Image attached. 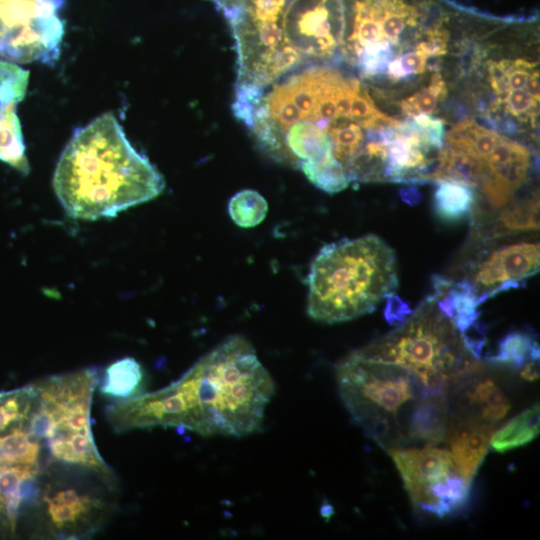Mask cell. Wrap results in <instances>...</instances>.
Segmentation results:
<instances>
[{
    "mask_svg": "<svg viewBox=\"0 0 540 540\" xmlns=\"http://www.w3.org/2000/svg\"><path fill=\"white\" fill-rule=\"evenodd\" d=\"M446 95V84L441 75L435 73L428 87L403 100L400 107L402 112L410 118L420 114H431L436 110L438 101L443 100Z\"/></svg>",
    "mask_w": 540,
    "mask_h": 540,
    "instance_id": "cell-22",
    "label": "cell"
},
{
    "mask_svg": "<svg viewBox=\"0 0 540 540\" xmlns=\"http://www.w3.org/2000/svg\"><path fill=\"white\" fill-rule=\"evenodd\" d=\"M539 412V403H536L510 419L494 432L490 446L497 452L505 453L533 441L539 434Z\"/></svg>",
    "mask_w": 540,
    "mask_h": 540,
    "instance_id": "cell-19",
    "label": "cell"
},
{
    "mask_svg": "<svg viewBox=\"0 0 540 540\" xmlns=\"http://www.w3.org/2000/svg\"><path fill=\"white\" fill-rule=\"evenodd\" d=\"M213 1L231 25L240 67L267 70L285 59L299 57L286 47L282 31L283 17L292 0Z\"/></svg>",
    "mask_w": 540,
    "mask_h": 540,
    "instance_id": "cell-9",
    "label": "cell"
},
{
    "mask_svg": "<svg viewBox=\"0 0 540 540\" xmlns=\"http://www.w3.org/2000/svg\"><path fill=\"white\" fill-rule=\"evenodd\" d=\"M228 212L236 225L242 228H252L265 219L268 203L259 192L244 189L231 197Z\"/></svg>",
    "mask_w": 540,
    "mask_h": 540,
    "instance_id": "cell-21",
    "label": "cell"
},
{
    "mask_svg": "<svg viewBox=\"0 0 540 540\" xmlns=\"http://www.w3.org/2000/svg\"><path fill=\"white\" fill-rule=\"evenodd\" d=\"M386 300L384 316L390 325L401 324L411 314L409 304L396 294L388 296Z\"/></svg>",
    "mask_w": 540,
    "mask_h": 540,
    "instance_id": "cell-26",
    "label": "cell"
},
{
    "mask_svg": "<svg viewBox=\"0 0 540 540\" xmlns=\"http://www.w3.org/2000/svg\"><path fill=\"white\" fill-rule=\"evenodd\" d=\"M286 47L303 61L330 56L343 43L342 0H292L282 21Z\"/></svg>",
    "mask_w": 540,
    "mask_h": 540,
    "instance_id": "cell-10",
    "label": "cell"
},
{
    "mask_svg": "<svg viewBox=\"0 0 540 540\" xmlns=\"http://www.w3.org/2000/svg\"><path fill=\"white\" fill-rule=\"evenodd\" d=\"M487 360L521 369L528 361L539 360V344L528 331L515 330L502 338L497 352Z\"/></svg>",
    "mask_w": 540,
    "mask_h": 540,
    "instance_id": "cell-20",
    "label": "cell"
},
{
    "mask_svg": "<svg viewBox=\"0 0 540 540\" xmlns=\"http://www.w3.org/2000/svg\"><path fill=\"white\" fill-rule=\"evenodd\" d=\"M145 373L138 361L125 357L106 367L99 380V392L108 399L123 401L144 393Z\"/></svg>",
    "mask_w": 540,
    "mask_h": 540,
    "instance_id": "cell-17",
    "label": "cell"
},
{
    "mask_svg": "<svg viewBox=\"0 0 540 540\" xmlns=\"http://www.w3.org/2000/svg\"><path fill=\"white\" fill-rule=\"evenodd\" d=\"M387 72L388 75L393 80H398L404 77L409 76V74L405 71V69L402 67L401 62L399 58H395L394 60L390 61L387 65Z\"/></svg>",
    "mask_w": 540,
    "mask_h": 540,
    "instance_id": "cell-31",
    "label": "cell"
},
{
    "mask_svg": "<svg viewBox=\"0 0 540 540\" xmlns=\"http://www.w3.org/2000/svg\"><path fill=\"white\" fill-rule=\"evenodd\" d=\"M520 376L528 381L539 378V360H530L521 368Z\"/></svg>",
    "mask_w": 540,
    "mask_h": 540,
    "instance_id": "cell-29",
    "label": "cell"
},
{
    "mask_svg": "<svg viewBox=\"0 0 540 540\" xmlns=\"http://www.w3.org/2000/svg\"><path fill=\"white\" fill-rule=\"evenodd\" d=\"M412 504L438 518L455 516L467 506L472 481L458 469L451 453L434 446L388 451Z\"/></svg>",
    "mask_w": 540,
    "mask_h": 540,
    "instance_id": "cell-7",
    "label": "cell"
},
{
    "mask_svg": "<svg viewBox=\"0 0 540 540\" xmlns=\"http://www.w3.org/2000/svg\"><path fill=\"white\" fill-rule=\"evenodd\" d=\"M274 381L244 337L226 338L168 386L116 401L106 418L116 432L174 427L202 436L260 430Z\"/></svg>",
    "mask_w": 540,
    "mask_h": 540,
    "instance_id": "cell-1",
    "label": "cell"
},
{
    "mask_svg": "<svg viewBox=\"0 0 540 540\" xmlns=\"http://www.w3.org/2000/svg\"><path fill=\"white\" fill-rule=\"evenodd\" d=\"M496 426L461 411L450 415L446 439L460 472L470 481L478 472Z\"/></svg>",
    "mask_w": 540,
    "mask_h": 540,
    "instance_id": "cell-13",
    "label": "cell"
},
{
    "mask_svg": "<svg viewBox=\"0 0 540 540\" xmlns=\"http://www.w3.org/2000/svg\"><path fill=\"white\" fill-rule=\"evenodd\" d=\"M28 80L29 71L0 59V160L25 174L29 165L16 109L26 94Z\"/></svg>",
    "mask_w": 540,
    "mask_h": 540,
    "instance_id": "cell-12",
    "label": "cell"
},
{
    "mask_svg": "<svg viewBox=\"0 0 540 540\" xmlns=\"http://www.w3.org/2000/svg\"><path fill=\"white\" fill-rule=\"evenodd\" d=\"M511 67V60H500L488 62L489 82L494 92L503 101L510 91L508 86V74Z\"/></svg>",
    "mask_w": 540,
    "mask_h": 540,
    "instance_id": "cell-24",
    "label": "cell"
},
{
    "mask_svg": "<svg viewBox=\"0 0 540 540\" xmlns=\"http://www.w3.org/2000/svg\"><path fill=\"white\" fill-rule=\"evenodd\" d=\"M426 59L425 54L417 49L399 57L402 67L409 75L422 73L426 68Z\"/></svg>",
    "mask_w": 540,
    "mask_h": 540,
    "instance_id": "cell-27",
    "label": "cell"
},
{
    "mask_svg": "<svg viewBox=\"0 0 540 540\" xmlns=\"http://www.w3.org/2000/svg\"><path fill=\"white\" fill-rule=\"evenodd\" d=\"M398 287L394 250L367 234L324 245L308 274L307 314L334 324L372 312Z\"/></svg>",
    "mask_w": 540,
    "mask_h": 540,
    "instance_id": "cell-3",
    "label": "cell"
},
{
    "mask_svg": "<svg viewBox=\"0 0 540 540\" xmlns=\"http://www.w3.org/2000/svg\"><path fill=\"white\" fill-rule=\"evenodd\" d=\"M536 69L535 62H529L523 59L511 61V67L508 74V86L511 89H522L531 72Z\"/></svg>",
    "mask_w": 540,
    "mask_h": 540,
    "instance_id": "cell-25",
    "label": "cell"
},
{
    "mask_svg": "<svg viewBox=\"0 0 540 540\" xmlns=\"http://www.w3.org/2000/svg\"><path fill=\"white\" fill-rule=\"evenodd\" d=\"M165 181L158 169L127 139L113 113L75 130L53 175V188L72 218L116 216L159 196Z\"/></svg>",
    "mask_w": 540,
    "mask_h": 540,
    "instance_id": "cell-2",
    "label": "cell"
},
{
    "mask_svg": "<svg viewBox=\"0 0 540 540\" xmlns=\"http://www.w3.org/2000/svg\"><path fill=\"white\" fill-rule=\"evenodd\" d=\"M528 93L537 101H539V72L534 70L531 72L526 84Z\"/></svg>",
    "mask_w": 540,
    "mask_h": 540,
    "instance_id": "cell-32",
    "label": "cell"
},
{
    "mask_svg": "<svg viewBox=\"0 0 540 540\" xmlns=\"http://www.w3.org/2000/svg\"><path fill=\"white\" fill-rule=\"evenodd\" d=\"M433 196V210L445 222H457L472 214L476 203L472 187L454 181H440Z\"/></svg>",
    "mask_w": 540,
    "mask_h": 540,
    "instance_id": "cell-18",
    "label": "cell"
},
{
    "mask_svg": "<svg viewBox=\"0 0 540 540\" xmlns=\"http://www.w3.org/2000/svg\"><path fill=\"white\" fill-rule=\"evenodd\" d=\"M399 194L401 199L410 205L417 204L422 198L421 192L415 186L402 188Z\"/></svg>",
    "mask_w": 540,
    "mask_h": 540,
    "instance_id": "cell-30",
    "label": "cell"
},
{
    "mask_svg": "<svg viewBox=\"0 0 540 540\" xmlns=\"http://www.w3.org/2000/svg\"><path fill=\"white\" fill-rule=\"evenodd\" d=\"M336 380L353 422L388 451L404 440L399 417L408 403L446 393L427 387L409 368L365 357L356 350L339 362Z\"/></svg>",
    "mask_w": 540,
    "mask_h": 540,
    "instance_id": "cell-5",
    "label": "cell"
},
{
    "mask_svg": "<svg viewBox=\"0 0 540 540\" xmlns=\"http://www.w3.org/2000/svg\"><path fill=\"white\" fill-rule=\"evenodd\" d=\"M481 59L480 50L473 44H467L460 56V70L468 75L478 65Z\"/></svg>",
    "mask_w": 540,
    "mask_h": 540,
    "instance_id": "cell-28",
    "label": "cell"
},
{
    "mask_svg": "<svg viewBox=\"0 0 540 540\" xmlns=\"http://www.w3.org/2000/svg\"><path fill=\"white\" fill-rule=\"evenodd\" d=\"M117 497V477L82 467H54L43 484L33 535L91 538L114 514Z\"/></svg>",
    "mask_w": 540,
    "mask_h": 540,
    "instance_id": "cell-6",
    "label": "cell"
},
{
    "mask_svg": "<svg viewBox=\"0 0 540 540\" xmlns=\"http://www.w3.org/2000/svg\"><path fill=\"white\" fill-rule=\"evenodd\" d=\"M450 414L446 393L421 398L413 407L405 426V440L435 446L446 439Z\"/></svg>",
    "mask_w": 540,
    "mask_h": 540,
    "instance_id": "cell-15",
    "label": "cell"
},
{
    "mask_svg": "<svg viewBox=\"0 0 540 540\" xmlns=\"http://www.w3.org/2000/svg\"><path fill=\"white\" fill-rule=\"evenodd\" d=\"M458 411L497 425L510 411L511 402L504 390L492 379H475L460 401Z\"/></svg>",
    "mask_w": 540,
    "mask_h": 540,
    "instance_id": "cell-16",
    "label": "cell"
},
{
    "mask_svg": "<svg viewBox=\"0 0 540 540\" xmlns=\"http://www.w3.org/2000/svg\"><path fill=\"white\" fill-rule=\"evenodd\" d=\"M540 266V245L536 241H516L497 246L479 256L465 280L483 303L490 297L534 276Z\"/></svg>",
    "mask_w": 540,
    "mask_h": 540,
    "instance_id": "cell-11",
    "label": "cell"
},
{
    "mask_svg": "<svg viewBox=\"0 0 540 540\" xmlns=\"http://www.w3.org/2000/svg\"><path fill=\"white\" fill-rule=\"evenodd\" d=\"M506 111L512 116L519 117L523 120L531 119L532 124H535L536 104L539 101L534 99L528 92L522 89H514L509 91L503 101Z\"/></svg>",
    "mask_w": 540,
    "mask_h": 540,
    "instance_id": "cell-23",
    "label": "cell"
},
{
    "mask_svg": "<svg viewBox=\"0 0 540 540\" xmlns=\"http://www.w3.org/2000/svg\"><path fill=\"white\" fill-rule=\"evenodd\" d=\"M62 0H0V59L53 64L64 35Z\"/></svg>",
    "mask_w": 540,
    "mask_h": 540,
    "instance_id": "cell-8",
    "label": "cell"
},
{
    "mask_svg": "<svg viewBox=\"0 0 540 540\" xmlns=\"http://www.w3.org/2000/svg\"><path fill=\"white\" fill-rule=\"evenodd\" d=\"M503 207L496 214L493 212L474 213V222L477 224L474 231L476 239L490 241L539 229L538 195Z\"/></svg>",
    "mask_w": 540,
    "mask_h": 540,
    "instance_id": "cell-14",
    "label": "cell"
},
{
    "mask_svg": "<svg viewBox=\"0 0 540 540\" xmlns=\"http://www.w3.org/2000/svg\"><path fill=\"white\" fill-rule=\"evenodd\" d=\"M359 354L413 370L424 384L447 391L477 372L480 363L465 346L432 294L394 330L356 350Z\"/></svg>",
    "mask_w": 540,
    "mask_h": 540,
    "instance_id": "cell-4",
    "label": "cell"
}]
</instances>
